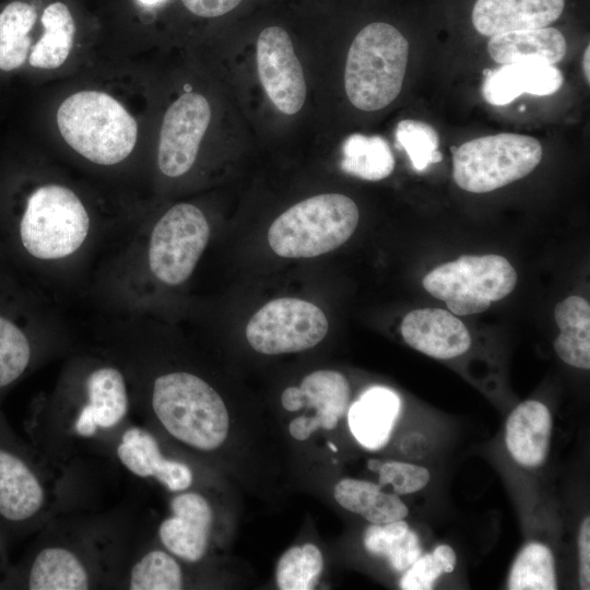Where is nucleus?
Returning a JSON list of instances; mask_svg holds the SVG:
<instances>
[{"instance_id": "obj_1", "label": "nucleus", "mask_w": 590, "mask_h": 590, "mask_svg": "<svg viewBox=\"0 0 590 590\" xmlns=\"http://www.w3.org/2000/svg\"><path fill=\"white\" fill-rule=\"evenodd\" d=\"M63 140L80 155L99 165L122 162L133 151L138 123L111 95L80 91L68 96L57 110Z\"/></svg>"}, {"instance_id": "obj_2", "label": "nucleus", "mask_w": 590, "mask_h": 590, "mask_svg": "<svg viewBox=\"0 0 590 590\" xmlns=\"http://www.w3.org/2000/svg\"><path fill=\"white\" fill-rule=\"evenodd\" d=\"M409 43L385 22L365 26L347 52L344 86L349 101L364 111H375L393 102L402 88Z\"/></svg>"}, {"instance_id": "obj_3", "label": "nucleus", "mask_w": 590, "mask_h": 590, "mask_svg": "<svg viewBox=\"0 0 590 590\" xmlns=\"http://www.w3.org/2000/svg\"><path fill=\"white\" fill-rule=\"evenodd\" d=\"M153 410L178 440L200 450H213L226 439L229 417L220 394L204 380L189 373L156 378Z\"/></svg>"}, {"instance_id": "obj_4", "label": "nucleus", "mask_w": 590, "mask_h": 590, "mask_svg": "<svg viewBox=\"0 0 590 590\" xmlns=\"http://www.w3.org/2000/svg\"><path fill=\"white\" fill-rule=\"evenodd\" d=\"M358 208L341 193L303 200L278 216L268 231L271 249L284 258H314L343 245L358 223Z\"/></svg>"}, {"instance_id": "obj_5", "label": "nucleus", "mask_w": 590, "mask_h": 590, "mask_svg": "<svg viewBox=\"0 0 590 590\" xmlns=\"http://www.w3.org/2000/svg\"><path fill=\"white\" fill-rule=\"evenodd\" d=\"M90 228L88 213L69 188L50 184L34 189L17 223L22 248L33 258L48 260L76 251Z\"/></svg>"}, {"instance_id": "obj_6", "label": "nucleus", "mask_w": 590, "mask_h": 590, "mask_svg": "<svg viewBox=\"0 0 590 590\" xmlns=\"http://www.w3.org/2000/svg\"><path fill=\"white\" fill-rule=\"evenodd\" d=\"M542 160L530 135L498 133L464 142L452 152V176L463 190L485 193L528 176Z\"/></svg>"}, {"instance_id": "obj_7", "label": "nucleus", "mask_w": 590, "mask_h": 590, "mask_svg": "<svg viewBox=\"0 0 590 590\" xmlns=\"http://www.w3.org/2000/svg\"><path fill=\"white\" fill-rule=\"evenodd\" d=\"M422 283L432 296L446 303L450 312L467 316L483 312L492 302L510 294L517 273L498 255L462 256L433 269Z\"/></svg>"}, {"instance_id": "obj_8", "label": "nucleus", "mask_w": 590, "mask_h": 590, "mask_svg": "<svg viewBox=\"0 0 590 590\" xmlns=\"http://www.w3.org/2000/svg\"><path fill=\"white\" fill-rule=\"evenodd\" d=\"M210 236L203 212L193 204L172 206L153 228L149 246L152 273L167 285H179L192 273Z\"/></svg>"}, {"instance_id": "obj_9", "label": "nucleus", "mask_w": 590, "mask_h": 590, "mask_svg": "<svg viewBox=\"0 0 590 590\" xmlns=\"http://www.w3.org/2000/svg\"><path fill=\"white\" fill-rule=\"evenodd\" d=\"M324 312L315 304L281 297L263 305L249 320L246 338L259 353L276 355L308 350L326 337Z\"/></svg>"}, {"instance_id": "obj_10", "label": "nucleus", "mask_w": 590, "mask_h": 590, "mask_svg": "<svg viewBox=\"0 0 590 590\" xmlns=\"http://www.w3.org/2000/svg\"><path fill=\"white\" fill-rule=\"evenodd\" d=\"M211 120L208 99L187 92L164 115L160 132L157 163L168 177H179L193 165L201 140Z\"/></svg>"}, {"instance_id": "obj_11", "label": "nucleus", "mask_w": 590, "mask_h": 590, "mask_svg": "<svg viewBox=\"0 0 590 590\" xmlns=\"http://www.w3.org/2000/svg\"><path fill=\"white\" fill-rule=\"evenodd\" d=\"M257 68L262 86L274 106L297 114L306 98L302 64L288 33L280 26L264 28L257 40Z\"/></svg>"}, {"instance_id": "obj_12", "label": "nucleus", "mask_w": 590, "mask_h": 590, "mask_svg": "<svg viewBox=\"0 0 590 590\" xmlns=\"http://www.w3.org/2000/svg\"><path fill=\"white\" fill-rule=\"evenodd\" d=\"M401 334L412 349L437 359L458 357L472 343L463 322L452 312L440 308L410 311L402 320Z\"/></svg>"}, {"instance_id": "obj_13", "label": "nucleus", "mask_w": 590, "mask_h": 590, "mask_svg": "<svg viewBox=\"0 0 590 590\" xmlns=\"http://www.w3.org/2000/svg\"><path fill=\"white\" fill-rule=\"evenodd\" d=\"M565 0H476L472 23L484 36L546 27L555 22Z\"/></svg>"}, {"instance_id": "obj_14", "label": "nucleus", "mask_w": 590, "mask_h": 590, "mask_svg": "<svg viewBox=\"0 0 590 590\" xmlns=\"http://www.w3.org/2000/svg\"><path fill=\"white\" fill-rule=\"evenodd\" d=\"M173 517L158 530L164 546L176 556L197 562L205 553L212 524V510L199 494L185 493L172 500Z\"/></svg>"}, {"instance_id": "obj_15", "label": "nucleus", "mask_w": 590, "mask_h": 590, "mask_svg": "<svg viewBox=\"0 0 590 590\" xmlns=\"http://www.w3.org/2000/svg\"><path fill=\"white\" fill-rule=\"evenodd\" d=\"M482 95L494 106L510 104L521 94L546 96L563 85V74L553 64L540 60H521L484 71Z\"/></svg>"}, {"instance_id": "obj_16", "label": "nucleus", "mask_w": 590, "mask_h": 590, "mask_svg": "<svg viewBox=\"0 0 590 590\" xmlns=\"http://www.w3.org/2000/svg\"><path fill=\"white\" fill-rule=\"evenodd\" d=\"M552 415L536 400H527L510 413L505 426V444L514 460L526 468L541 467L548 453Z\"/></svg>"}, {"instance_id": "obj_17", "label": "nucleus", "mask_w": 590, "mask_h": 590, "mask_svg": "<svg viewBox=\"0 0 590 590\" xmlns=\"http://www.w3.org/2000/svg\"><path fill=\"white\" fill-rule=\"evenodd\" d=\"M117 455L133 474L154 476L169 491H184L192 484V472L184 463L163 458L155 438L132 427L125 432Z\"/></svg>"}, {"instance_id": "obj_18", "label": "nucleus", "mask_w": 590, "mask_h": 590, "mask_svg": "<svg viewBox=\"0 0 590 590\" xmlns=\"http://www.w3.org/2000/svg\"><path fill=\"white\" fill-rule=\"evenodd\" d=\"M400 410L401 399L394 391L371 387L347 410L351 433L363 447L380 449L389 440Z\"/></svg>"}, {"instance_id": "obj_19", "label": "nucleus", "mask_w": 590, "mask_h": 590, "mask_svg": "<svg viewBox=\"0 0 590 590\" xmlns=\"http://www.w3.org/2000/svg\"><path fill=\"white\" fill-rule=\"evenodd\" d=\"M487 50L500 64L532 59L555 64L564 58L567 43L558 30L542 27L491 36Z\"/></svg>"}, {"instance_id": "obj_20", "label": "nucleus", "mask_w": 590, "mask_h": 590, "mask_svg": "<svg viewBox=\"0 0 590 590\" xmlns=\"http://www.w3.org/2000/svg\"><path fill=\"white\" fill-rule=\"evenodd\" d=\"M44 502L43 487L15 455L0 449V516L22 521L34 516Z\"/></svg>"}, {"instance_id": "obj_21", "label": "nucleus", "mask_w": 590, "mask_h": 590, "mask_svg": "<svg viewBox=\"0 0 590 590\" xmlns=\"http://www.w3.org/2000/svg\"><path fill=\"white\" fill-rule=\"evenodd\" d=\"M334 498L344 509L357 514L373 524L404 519L409 509L399 495L381 491L379 484L357 479H343L334 486Z\"/></svg>"}, {"instance_id": "obj_22", "label": "nucleus", "mask_w": 590, "mask_h": 590, "mask_svg": "<svg viewBox=\"0 0 590 590\" xmlns=\"http://www.w3.org/2000/svg\"><path fill=\"white\" fill-rule=\"evenodd\" d=\"M560 330L554 341L557 356L580 369L590 368V306L580 296H569L554 311Z\"/></svg>"}, {"instance_id": "obj_23", "label": "nucleus", "mask_w": 590, "mask_h": 590, "mask_svg": "<svg viewBox=\"0 0 590 590\" xmlns=\"http://www.w3.org/2000/svg\"><path fill=\"white\" fill-rule=\"evenodd\" d=\"M43 35L32 45L27 62L35 69H56L68 59L74 43L75 23L69 8L50 3L40 16Z\"/></svg>"}, {"instance_id": "obj_24", "label": "nucleus", "mask_w": 590, "mask_h": 590, "mask_svg": "<svg viewBox=\"0 0 590 590\" xmlns=\"http://www.w3.org/2000/svg\"><path fill=\"white\" fill-rule=\"evenodd\" d=\"M36 21L35 7L23 0H12L0 10V73H13L27 62Z\"/></svg>"}, {"instance_id": "obj_25", "label": "nucleus", "mask_w": 590, "mask_h": 590, "mask_svg": "<svg viewBox=\"0 0 590 590\" xmlns=\"http://www.w3.org/2000/svg\"><path fill=\"white\" fill-rule=\"evenodd\" d=\"M299 388L305 406L316 409L322 428L333 429L349 410L350 384L339 371L316 370L303 379Z\"/></svg>"}, {"instance_id": "obj_26", "label": "nucleus", "mask_w": 590, "mask_h": 590, "mask_svg": "<svg viewBox=\"0 0 590 590\" xmlns=\"http://www.w3.org/2000/svg\"><path fill=\"white\" fill-rule=\"evenodd\" d=\"M31 590H85L87 573L80 559L69 550L48 547L34 559L28 576Z\"/></svg>"}, {"instance_id": "obj_27", "label": "nucleus", "mask_w": 590, "mask_h": 590, "mask_svg": "<svg viewBox=\"0 0 590 590\" xmlns=\"http://www.w3.org/2000/svg\"><path fill=\"white\" fill-rule=\"evenodd\" d=\"M342 170L365 180H381L394 168L392 151L379 135L351 134L342 144Z\"/></svg>"}, {"instance_id": "obj_28", "label": "nucleus", "mask_w": 590, "mask_h": 590, "mask_svg": "<svg viewBox=\"0 0 590 590\" xmlns=\"http://www.w3.org/2000/svg\"><path fill=\"white\" fill-rule=\"evenodd\" d=\"M367 552L384 556L397 571L406 570L420 556V541L403 519L386 524L369 526L364 533Z\"/></svg>"}, {"instance_id": "obj_29", "label": "nucleus", "mask_w": 590, "mask_h": 590, "mask_svg": "<svg viewBox=\"0 0 590 590\" xmlns=\"http://www.w3.org/2000/svg\"><path fill=\"white\" fill-rule=\"evenodd\" d=\"M88 404L98 427L118 424L128 410V396L122 374L113 367L94 370L86 380Z\"/></svg>"}, {"instance_id": "obj_30", "label": "nucleus", "mask_w": 590, "mask_h": 590, "mask_svg": "<svg viewBox=\"0 0 590 590\" xmlns=\"http://www.w3.org/2000/svg\"><path fill=\"white\" fill-rule=\"evenodd\" d=\"M510 590H555L557 580L554 556L548 546L528 543L517 555L508 578Z\"/></svg>"}, {"instance_id": "obj_31", "label": "nucleus", "mask_w": 590, "mask_h": 590, "mask_svg": "<svg viewBox=\"0 0 590 590\" xmlns=\"http://www.w3.org/2000/svg\"><path fill=\"white\" fill-rule=\"evenodd\" d=\"M323 568L320 550L307 543L288 548L279 559L276 583L281 590H310L318 582Z\"/></svg>"}, {"instance_id": "obj_32", "label": "nucleus", "mask_w": 590, "mask_h": 590, "mask_svg": "<svg viewBox=\"0 0 590 590\" xmlns=\"http://www.w3.org/2000/svg\"><path fill=\"white\" fill-rule=\"evenodd\" d=\"M31 352L25 331L12 318L0 312V389L25 371Z\"/></svg>"}, {"instance_id": "obj_33", "label": "nucleus", "mask_w": 590, "mask_h": 590, "mask_svg": "<svg viewBox=\"0 0 590 590\" xmlns=\"http://www.w3.org/2000/svg\"><path fill=\"white\" fill-rule=\"evenodd\" d=\"M131 590H179L181 570L177 562L163 551H152L132 568Z\"/></svg>"}, {"instance_id": "obj_34", "label": "nucleus", "mask_w": 590, "mask_h": 590, "mask_svg": "<svg viewBox=\"0 0 590 590\" xmlns=\"http://www.w3.org/2000/svg\"><path fill=\"white\" fill-rule=\"evenodd\" d=\"M396 139L405 150L413 168L417 172L442 160V154L438 151V133L424 121L401 120L396 128Z\"/></svg>"}, {"instance_id": "obj_35", "label": "nucleus", "mask_w": 590, "mask_h": 590, "mask_svg": "<svg viewBox=\"0 0 590 590\" xmlns=\"http://www.w3.org/2000/svg\"><path fill=\"white\" fill-rule=\"evenodd\" d=\"M457 563L453 548L448 544L438 545L432 553L420 556L400 580L403 590H429L434 582L446 573H452Z\"/></svg>"}, {"instance_id": "obj_36", "label": "nucleus", "mask_w": 590, "mask_h": 590, "mask_svg": "<svg viewBox=\"0 0 590 590\" xmlns=\"http://www.w3.org/2000/svg\"><path fill=\"white\" fill-rule=\"evenodd\" d=\"M379 482L382 487L390 485L397 495H408L423 489L430 480L429 471L417 464L403 461L381 462Z\"/></svg>"}, {"instance_id": "obj_37", "label": "nucleus", "mask_w": 590, "mask_h": 590, "mask_svg": "<svg viewBox=\"0 0 590 590\" xmlns=\"http://www.w3.org/2000/svg\"><path fill=\"white\" fill-rule=\"evenodd\" d=\"M579 585L582 590L590 588V518L586 517L578 533Z\"/></svg>"}, {"instance_id": "obj_38", "label": "nucleus", "mask_w": 590, "mask_h": 590, "mask_svg": "<svg viewBox=\"0 0 590 590\" xmlns=\"http://www.w3.org/2000/svg\"><path fill=\"white\" fill-rule=\"evenodd\" d=\"M184 5L194 15L216 17L235 9L241 0H181Z\"/></svg>"}, {"instance_id": "obj_39", "label": "nucleus", "mask_w": 590, "mask_h": 590, "mask_svg": "<svg viewBox=\"0 0 590 590\" xmlns=\"http://www.w3.org/2000/svg\"><path fill=\"white\" fill-rule=\"evenodd\" d=\"M320 427L321 424L317 416H298L290 423L288 430L293 438L297 440H306Z\"/></svg>"}, {"instance_id": "obj_40", "label": "nucleus", "mask_w": 590, "mask_h": 590, "mask_svg": "<svg viewBox=\"0 0 590 590\" xmlns=\"http://www.w3.org/2000/svg\"><path fill=\"white\" fill-rule=\"evenodd\" d=\"M281 402L286 411L294 412L305 406L304 394L299 387L286 388L281 397Z\"/></svg>"}, {"instance_id": "obj_41", "label": "nucleus", "mask_w": 590, "mask_h": 590, "mask_svg": "<svg viewBox=\"0 0 590 590\" xmlns=\"http://www.w3.org/2000/svg\"><path fill=\"white\" fill-rule=\"evenodd\" d=\"M97 424L95 422V418L93 417L91 411L85 405L75 423V430L79 435L84 437L93 436L97 430Z\"/></svg>"}, {"instance_id": "obj_42", "label": "nucleus", "mask_w": 590, "mask_h": 590, "mask_svg": "<svg viewBox=\"0 0 590 590\" xmlns=\"http://www.w3.org/2000/svg\"><path fill=\"white\" fill-rule=\"evenodd\" d=\"M590 47L589 45L586 47V50H585V54H583V62H582V66H583V73H585V76H586V80L589 84L590 82V71H589V60H590Z\"/></svg>"}, {"instance_id": "obj_43", "label": "nucleus", "mask_w": 590, "mask_h": 590, "mask_svg": "<svg viewBox=\"0 0 590 590\" xmlns=\"http://www.w3.org/2000/svg\"><path fill=\"white\" fill-rule=\"evenodd\" d=\"M381 462L379 460H375V459H370L368 460V468L373 471H378L379 467H380Z\"/></svg>"}, {"instance_id": "obj_44", "label": "nucleus", "mask_w": 590, "mask_h": 590, "mask_svg": "<svg viewBox=\"0 0 590 590\" xmlns=\"http://www.w3.org/2000/svg\"><path fill=\"white\" fill-rule=\"evenodd\" d=\"M139 1L144 5L151 7V5L158 4L160 2L164 0H139Z\"/></svg>"}, {"instance_id": "obj_45", "label": "nucleus", "mask_w": 590, "mask_h": 590, "mask_svg": "<svg viewBox=\"0 0 590 590\" xmlns=\"http://www.w3.org/2000/svg\"><path fill=\"white\" fill-rule=\"evenodd\" d=\"M328 446L331 450H333L334 452L338 451L337 447H334V445L332 442H328Z\"/></svg>"}]
</instances>
